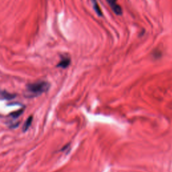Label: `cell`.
Returning <instances> with one entry per match:
<instances>
[{
	"label": "cell",
	"instance_id": "3957f363",
	"mask_svg": "<svg viewBox=\"0 0 172 172\" xmlns=\"http://www.w3.org/2000/svg\"><path fill=\"white\" fill-rule=\"evenodd\" d=\"M16 97L15 94H12V93L8 92L6 90H2L0 89V100H10Z\"/></svg>",
	"mask_w": 172,
	"mask_h": 172
},
{
	"label": "cell",
	"instance_id": "277c9868",
	"mask_svg": "<svg viewBox=\"0 0 172 172\" xmlns=\"http://www.w3.org/2000/svg\"><path fill=\"white\" fill-rule=\"evenodd\" d=\"M71 63V60L70 58L69 57H64L62 58V59L60 61L59 63H58L57 67H61V68H67L69 65H70Z\"/></svg>",
	"mask_w": 172,
	"mask_h": 172
},
{
	"label": "cell",
	"instance_id": "52a82bcc",
	"mask_svg": "<svg viewBox=\"0 0 172 172\" xmlns=\"http://www.w3.org/2000/svg\"><path fill=\"white\" fill-rule=\"evenodd\" d=\"M23 111L24 110H23L22 109V110H18V111L13 112L11 113V114H10V115H11V116L13 118H18V117L22 114Z\"/></svg>",
	"mask_w": 172,
	"mask_h": 172
},
{
	"label": "cell",
	"instance_id": "7a4b0ae2",
	"mask_svg": "<svg viewBox=\"0 0 172 172\" xmlns=\"http://www.w3.org/2000/svg\"><path fill=\"white\" fill-rule=\"evenodd\" d=\"M108 3H109L110 6L111 7L113 11L117 15H121L122 13V10L121 7H120L118 4H117V0H107Z\"/></svg>",
	"mask_w": 172,
	"mask_h": 172
},
{
	"label": "cell",
	"instance_id": "8992f818",
	"mask_svg": "<svg viewBox=\"0 0 172 172\" xmlns=\"http://www.w3.org/2000/svg\"><path fill=\"white\" fill-rule=\"evenodd\" d=\"M92 2L93 3V5H94V10L95 11V12L97 13V14L99 16H102V12L101 11V9L99 8V7L97 1H96V0H92Z\"/></svg>",
	"mask_w": 172,
	"mask_h": 172
},
{
	"label": "cell",
	"instance_id": "6da1fadb",
	"mask_svg": "<svg viewBox=\"0 0 172 172\" xmlns=\"http://www.w3.org/2000/svg\"><path fill=\"white\" fill-rule=\"evenodd\" d=\"M50 84L47 81H39L26 85L24 96L28 98H32L39 96L49 89Z\"/></svg>",
	"mask_w": 172,
	"mask_h": 172
},
{
	"label": "cell",
	"instance_id": "5b68a950",
	"mask_svg": "<svg viewBox=\"0 0 172 172\" xmlns=\"http://www.w3.org/2000/svg\"><path fill=\"white\" fill-rule=\"evenodd\" d=\"M32 120H33L32 116H30L28 118H27V120H26V122L24 123V126H23V128H22L23 132H26V131H27V130H28L30 125H32Z\"/></svg>",
	"mask_w": 172,
	"mask_h": 172
}]
</instances>
